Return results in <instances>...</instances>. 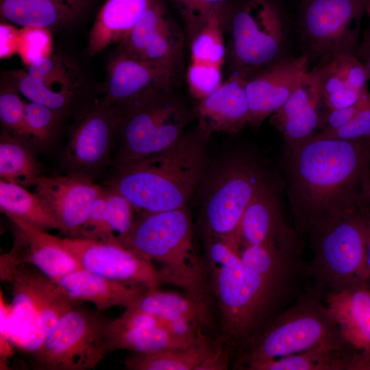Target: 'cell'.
<instances>
[{
    "instance_id": "6da1fadb",
    "label": "cell",
    "mask_w": 370,
    "mask_h": 370,
    "mask_svg": "<svg viewBox=\"0 0 370 370\" xmlns=\"http://www.w3.org/2000/svg\"><path fill=\"white\" fill-rule=\"evenodd\" d=\"M370 139L316 138L285 149L286 189L295 230L309 241L357 211Z\"/></svg>"
},
{
    "instance_id": "7a4b0ae2",
    "label": "cell",
    "mask_w": 370,
    "mask_h": 370,
    "mask_svg": "<svg viewBox=\"0 0 370 370\" xmlns=\"http://www.w3.org/2000/svg\"><path fill=\"white\" fill-rule=\"evenodd\" d=\"M207 259L227 340L241 354L295 299L294 280L265 278L244 264L237 245L210 238Z\"/></svg>"
},
{
    "instance_id": "3957f363",
    "label": "cell",
    "mask_w": 370,
    "mask_h": 370,
    "mask_svg": "<svg viewBox=\"0 0 370 370\" xmlns=\"http://www.w3.org/2000/svg\"><path fill=\"white\" fill-rule=\"evenodd\" d=\"M207 138L197 127L162 152L118 166L110 186L138 212L186 207L206 174Z\"/></svg>"
},
{
    "instance_id": "277c9868",
    "label": "cell",
    "mask_w": 370,
    "mask_h": 370,
    "mask_svg": "<svg viewBox=\"0 0 370 370\" xmlns=\"http://www.w3.org/2000/svg\"><path fill=\"white\" fill-rule=\"evenodd\" d=\"M122 245L144 260L158 263L164 284L208 299L206 266L193 246L191 218L186 207L141 212Z\"/></svg>"
},
{
    "instance_id": "5b68a950",
    "label": "cell",
    "mask_w": 370,
    "mask_h": 370,
    "mask_svg": "<svg viewBox=\"0 0 370 370\" xmlns=\"http://www.w3.org/2000/svg\"><path fill=\"white\" fill-rule=\"evenodd\" d=\"M112 106L116 114L119 140L116 166L177 144L193 114L172 88L145 92Z\"/></svg>"
},
{
    "instance_id": "8992f818",
    "label": "cell",
    "mask_w": 370,
    "mask_h": 370,
    "mask_svg": "<svg viewBox=\"0 0 370 370\" xmlns=\"http://www.w3.org/2000/svg\"><path fill=\"white\" fill-rule=\"evenodd\" d=\"M321 295L314 288L286 308L240 355L241 366L319 348L352 349L321 301Z\"/></svg>"
},
{
    "instance_id": "52a82bcc",
    "label": "cell",
    "mask_w": 370,
    "mask_h": 370,
    "mask_svg": "<svg viewBox=\"0 0 370 370\" xmlns=\"http://www.w3.org/2000/svg\"><path fill=\"white\" fill-rule=\"evenodd\" d=\"M225 31L232 74L247 77L286 57V21L275 0L232 1Z\"/></svg>"
},
{
    "instance_id": "ba28073f",
    "label": "cell",
    "mask_w": 370,
    "mask_h": 370,
    "mask_svg": "<svg viewBox=\"0 0 370 370\" xmlns=\"http://www.w3.org/2000/svg\"><path fill=\"white\" fill-rule=\"evenodd\" d=\"M368 221L357 211L338 219L309 242L313 258L306 269L317 290L325 294L367 285Z\"/></svg>"
},
{
    "instance_id": "9c48e42d",
    "label": "cell",
    "mask_w": 370,
    "mask_h": 370,
    "mask_svg": "<svg viewBox=\"0 0 370 370\" xmlns=\"http://www.w3.org/2000/svg\"><path fill=\"white\" fill-rule=\"evenodd\" d=\"M106 323L95 312L73 306L30 354L34 367L42 370L95 369L108 354Z\"/></svg>"
},
{
    "instance_id": "30bf717a",
    "label": "cell",
    "mask_w": 370,
    "mask_h": 370,
    "mask_svg": "<svg viewBox=\"0 0 370 370\" xmlns=\"http://www.w3.org/2000/svg\"><path fill=\"white\" fill-rule=\"evenodd\" d=\"M267 181L253 157L231 158L216 172L203 199V215L210 238L235 241L242 217Z\"/></svg>"
},
{
    "instance_id": "8fae6325",
    "label": "cell",
    "mask_w": 370,
    "mask_h": 370,
    "mask_svg": "<svg viewBox=\"0 0 370 370\" xmlns=\"http://www.w3.org/2000/svg\"><path fill=\"white\" fill-rule=\"evenodd\" d=\"M367 0H304L300 36L310 60L319 62L342 52L356 54Z\"/></svg>"
},
{
    "instance_id": "7c38bea8",
    "label": "cell",
    "mask_w": 370,
    "mask_h": 370,
    "mask_svg": "<svg viewBox=\"0 0 370 370\" xmlns=\"http://www.w3.org/2000/svg\"><path fill=\"white\" fill-rule=\"evenodd\" d=\"M4 74L21 95L64 115L88 90V81L79 62L62 51L31 62L26 69L8 71Z\"/></svg>"
},
{
    "instance_id": "4fadbf2b",
    "label": "cell",
    "mask_w": 370,
    "mask_h": 370,
    "mask_svg": "<svg viewBox=\"0 0 370 370\" xmlns=\"http://www.w3.org/2000/svg\"><path fill=\"white\" fill-rule=\"evenodd\" d=\"M186 36L164 0H153L118 48L138 59L179 73Z\"/></svg>"
},
{
    "instance_id": "5bb4252c",
    "label": "cell",
    "mask_w": 370,
    "mask_h": 370,
    "mask_svg": "<svg viewBox=\"0 0 370 370\" xmlns=\"http://www.w3.org/2000/svg\"><path fill=\"white\" fill-rule=\"evenodd\" d=\"M63 245L81 268L116 281L156 289L164 284L152 262L139 257L120 243L79 237L61 238Z\"/></svg>"
},
{
    "instance_id": "9a60e30c",
    "label": "cell",
    "mask_w": 370,
    "mask_h": 370,
    "mask_svg": "<svg viewBox=\"0 0 370 370\" xmlns=\"http://www.w3.org/2000/svg\"><path fill=\"white\" fill-rule=\"evenodd\" d=\"M116 134L114 108L103 98L96 100L81 115L69 140L65 160L71 172L89 175L105 165Z\"/></svg>"
},
{
    "instance_id": "2e32d148",
    "label": "cell",
    "mask_w": 370,
    "mask_h": 370,
    "mask_svg": "<svg viewBox=\"0 0 370 370\" xmlns=\"http://www.w3.org/2000/svg\"><path fill=\"white\" fill-rule=\"evenodd\" d=\"M309 56L285 57L249 75L245 92L249 106V123L259 127L280 109L309 71Z\"/></svg>"
},
{
    "instance_id": "e0dca14e",
    "label": "cell",
    "mask_w": 370,
    "mask_h": 370,
    "mask_svg": "<svg viewBox=\"0 0 370 370\" xmlns=\"http://www.w3.org/2000/svg\"><path fill=\"white\" fill-rule=\"evenodd\" d=\"M34 193L47 205L68 237H78L91 205L103 189L89 175L70 172L66 175H41Z\"/></svg>"
},
{
    "instance_id": "ac0fdd59",
    "label": "cell",
    "mask_w": 370,
    "mask_h": 370,
    "mask_svg": "<svg viewBox=\"0 0 370 370\" xmlns=\"http://www.w3.org/2000/svg\"><path fill=\"white\" fill-rule=\"evenodd\" d=\"M298 234L284 219L273 186L265 181L247 207L238 227V247L264 245L297 256Z\"/></svg>"
},
{
    "instance_id": "d6986e66",
    "label": "cell",
    "mask_w": 370,
    "mask_h": 370,
    "mask_svg": "<svg viewBox=\"0 0 370 370\" xmlns=\"http://www.w3.org/2000/svg\"><path fill=\"white\" fill-rule=\"evenodd\" d=\"M97 0H0V18L29 29L66 33L84 25Z\"/></svg>"
},
{
    "instance_id": "ffe728a7",
    "label": "cell",
    "mask_w": 370,
    "mask_h": 370,
    "mask_svg": "<svg viewBox=\"0 0 370 370\" xmlns=\"http://www.w3.org/2000/svg\"><path fill=\"white\" fill-rule=\"evenodd\" d=\"M325 112L314 66L304 75L285 103L270 116L269 121L282 135L285 149H291L317 134Z\"/></svg>"
},
{
    "instance_id": "44dd1931",
    "label": "cell",
    "mask_w": 370,
    "mask_h": 370,
    "mask_svg": "<svg viewBox=\"0 0 370 370\" xmlns=\"http://www.w3.org/2000/svg\"><path fill=\"white\" fill-rule=\"evenodd\" d=\"M0 274L12 287V314L16 321L14 338L20 345L38 312L56 295L57 285L36 268L16 262L6 254L0 258Z\"/></svg>"
},
{
    "instance_id": "7402d4cb",
    "label": "cell",
    "mask_w": 370,
    "mask_h": 370,
    "mask_svg": "<svg viewBox=\"0 0 370 370\" xmlns=\"http://www.w3.org/2000/svg\"><path fill=\"white\" fill-rule=\"evenodd\" d=\"M178 73L134 58L119 48L109 58L103 100L116 105L150 91L172 88Z\"/></svg>"
},
{
    "instance_id": "603a6c76",
    "label": "cell",
    "mask_w": 370,
    "mask_h": 370,
    "mask_svg": "<svg viewBox=\"0 0 370 370\" xmlns=\"http://www.w3.org/2000/svg\"><path fill=\"white\" fill-rule=\"evenodd\" d=\"M8 218L12 224L13 245L5 254L10 259L32 265L55 281L82 269L61 238L23 219Z\"/></svg>"
},
{
    "instance_id": "cb8c5ba5",
    "label": "cell",
    "mask_w": 370,
    "mask_h": 370,
    "mask_svg": "<svg viewBox=\"0 0 370 370\" xmlns=\"http://www.w3.org/2000/svg\"><path fill=\"white\" fill-rule=\"evenodd\" d=\"M247 77L232 74L207 97L199 101L194 114L198 126L208 137L213 132L237 133L249 123L245 92Z\"/></svg>"
},
{
    "instance_id": "d4e9b609",
    "label": "cell",
    "mask_w": 370,
    "mask_h": 370,
    "mask_svg": "<svg viewBox=\"0 0 370 370\" xmlns=\"http://www.w3.org/2000/svg\"><path fill=\"white\" fill-rule=\"evenodd\" d=\"M129 370H223L227 369V352L206 334L185 347L149 353H136L124 360Z\"/></svg>"
},
{
    "instance_id": "484cf974",
    "label": "cell",
    "mask_w": 370,
    "mask_h": 370,
    "mask_svg": "<svg viewBox=\"0 0 370 370\" xmlns=\"http://www.w3.org/2000/svg\"><path fill=\"white\" fill-rule=\"evenodd\" d=\"M55 282L67 299L76 304L90 302L98 310L114 306L127 308L149 290L140 284L114 280L83 269L71 271Z\"/></svg>"
},
{
    "instance_id": "4316f807",
    "label": "cell",
    "mask_w": 370,
    "mask_h": 370,
    "mask_svg": "<svg viewBox=\"0 0 370 370\" xmlns=\"http://www.w3.org/2000/svg\"><path fill=\"white\" fill-rule=\"evenodd\" d=\"M325 304L347 345L370 358V286L328 293Z\"/></svg>"
},
{
    "instance_id": "83f0119b",
    "label": "cell",
    "mask_w": 370,
    "mask_h": 370,
    "mask_svg": "<svg viewBox=\"0 0 370 370\" xmlns=\"http://www.w3.org/2000/svg\"><path fill=\"white\" fill-rule=\"evenodd\" d=\"M153 0H106L90 29L87 53L95 56L119 44L141 18Z\"/></svg>"
},
{
    "instance_id": "f1b7e54d",
    "label": "cell",
    "mask_w": 370,
    "mask_h": 370,
    "mask_svg": "<svg viewBox=\"0 0 370 370\" xmlns=\"http://www.w3.org/2000/svg\"><path fill=\"white\" fill-rule=\"evenodd\" d=\"M250 370H369L368 359L350 348H319L254 362Z\"/></svg>"
},
{
    "instance_id": "f546056e",
    "label": "cell",
    "mask_w": 370,
    "mask_h": 370,
    "mask_svg": "<svg viewBox=\"0 0 370 370\" xmlns=\"http://www.w3.org/2000/svg\"><path fill=\"white\" fill-rule=\"evenodd\" d=\"M130 307L166 320L190 323L203 330L212 324L208 299L187 293L149 289Z\"/></svg>"
},
{
    "instance_id": "4dcf8cb0",
    "label": "cell",
    "mask_w": 370,
    "mask_h": 370,
    "mask_svg": "<svg viewBox=\"0 0 370 370\" xmlns=\"http://www.w3.org/2000/svg\"><path fill=\"white\" fill-rule=\"evenodd\" d=\"M106 341L108 353L127 349L136 353H149L162 349L188 347L203 335L192 338L176 334L166 328H121L106 323Z\"/></svg>"
},
{
    "instance_id": "1f68e13d",
    "label": "cell",
    "mask_w": 370,
    "mask_h": 370,
    "mask_svg": "<svg viewBox=\"0 0 370 370\" xmlns=\"http://www.w3.org/2000/svg\"><path fill=\"white\" fill-rule=\"evenodd\" d=\"M29 140L2 130L0 136L1 180L23 186H34L41 167L29 146Z\"/></svg>"
},
{
    "instance_id": "d6a6232c",
    "label": "cell",
    "mask_w": 370,
    "mask_h": 370,
    "mask_svg": "<svg viewBox=\"0 0 370 370\" xmlns=\"http://www.w3.org/2000/svg\"><path fill=\"white\" fill-rule=\"evenodd\" d=\"M0 208L8 217H14L43 230L61 227L44 201L34 192L15 182L0 180Z\"/></svg>"
},
{
    "instance_id": "836d02e7",
    "label": "cell",
    "mask_w": 370,
    "mask_h": 370,
    "mask_svg": "<svg viewBox=\"0 0 370 370\" xmlns=\"http://www.w3.org/2000/svg\"><path fill=\"white\" fill-rule=\"evenodd\" d=\"M238 251L245 266L269 280H294L300 271L297 256L271 246L245 245Z\"/></svg>"
},
{
    "instance_id": "e575fe53",
    "label": "cell",
    "mask_w": 370,
    "mask_h": 370,
    "mask_svg": "<svg viewBox=\"0 0 370 370\" xmlns=\"http://www.w3.org/2000/svg\"><path fill=\"white\" fill-rule=\"evenodd\" d=\"M227 16L216 15L192 37L188 42L191 60L222 67L226 48L223 38Z\"/></svg>"
},
{
    "instance_id": "d590c367",
    "label": "cell",
    "mask_w": 370,
    "mask_h": 370,
    "mask_svg": "<svg viewBox=\"0 0 370 370\" xmlns=\"http://www.w3.org/2000/svg\"><path fill=\"white\" fill-rule=\"evenodd\" d=\"M184 25L186 40L192 37L216 15L227 16L232 0H170Z\"/></svg>"
},
{
    "instance_id": "8d00e7d4",
    "label": "cell",
    "mask_w": 370,
    "mask_h": 370,
    "mask_svg": "<svg viewBox=\"0 0 370 370\" xmlns=\"http://www.w3.org/2000/svg\"><path fill=\"white\" fill-rule=\"evenodd\" d=\"M75 305L76 303L64 297L58 288L54 297L38 312L32 328L19 347L28 354L35 352L60 317Z\"/></svg>"
},
{
    "instance_id": "74e56055",
    "label": "cell",
    "mask_w": 370,
    "mask_h": 370,
    "mask_svg": "<svg viewBox=\"0 0 370 370\" xmlns=\"http://www.w3.org/2000/svg\"><path fill=\"white\" fill-rule=\"evenodd\" d=\"M64 114L45 106L29 101L25 112V134L28 140L47 144L58 133Z\"/></svg>"
},
{
    "instance_id": "f35d334b",
    "label": "cell",
    "mask_w": 370,
    "mask_h": 370,
    "mask_svg": "<svg viewBox=\"0 0 370 370\" xmlns=\"http://www.w3.org/2000/svg\"><path fill=\"white\" fill-rule=\"evenodd\" d=\"M21 93L3 73L0 80V122L3 130L27 139L25 112L26 103Z\"/></svg>"
},
{
    "instance_id": "ab89813d",
    "label": "cell",
    "mask_w": 370,
    "mask_h": 370,
    "mask_svg": "<svg viewBox=\"0 0 370 370\" xmlns=\"http://www.w3.org/2000/svg\"><path fill=\"white\" fill-rule=\"evenodd\" d=\"M107 195V241L122 244L134 223L131 203L112 187L106 189Z\"/></svg>"
},
{
    "instance_id": "60d3db41",
    "label": "cell",
    "mask_w": 370,
    "mask_h": 370,
    "mask_svg": "<svg viewBox=\"0 0 370 370\" xmlns=\"http://www.w3.org/2000/svg\"><path fill=\"white\" fill-rule=\"evenodd\" d=\"M188 90L198 101L214 91L223 82L221 67L192 61L186 73Z\"/></svg>"
},
{
    "instance_id": "b9f144b4",
    "label": "cell",
    "mask_w": 370,
    "mask_h": 370,
    "mask_svg": "<svg viewBox=\"0 0 370 370\" xmlns=\"http://www.w3.org/2000/svg\"><path fill=\"white\" fill-rule=\"evenodd\" d=\"M326 61L349 88L365 92H369L367 88V82L370 79L369 74L356 53H339Z\"/></svg>"
},
{
    "instance_id": "7bdbcfd3",
    "label": "cell",
    "mask_w": 370,
    "mask_h": 370,
    "mask_svg": "<svg viewBox=\"0 0 370 370\" xmlns=\"http://www.w3.org/2000/svg\"><path fill=\"white\" fill-rule=\"evenodd\" d=\"M313 138L345 140L370 139V92L363 106L346 125L332 132L317 134Z\"/></svg>"
},
{
    "instance_id": "ee69618b",
    "label": "cell",
    "mask_w": 370,
    "mask_h": 370,
    "mask_svg": "<svg viewBox=\"0 0 370 370\" xmlns=\"http://www.w3.org/2000/svg\"><path fill=\"white\" fill-rule=\"evenodd\" d=\"M107 195L103 189L92 202L79 238L107 241Z\"/></svg>"
},
{
    "instance_id": "f6af8a7d",
    "label": "cell",
    "mask_w": 370,
    "mask_h": 370,
    "mask_svg": "<svg viewBox=\"0 0 370 370\" xmlns=\"http://www.w3.org/2000/svg\"><path fill=\"white\" fill-rule=\"evenodd\" d=\"M367 95L352 106L326 111L317 134L332 132L346 125L363 106Z\"/></svg>"
},
{
    "instance_id": "bcb514c9",
    "label": "cell",
    "mask_w": 370,
    "mask_h": 370,
    "mask_svg": "<svg viewBox=\"0 0 370 370\" xmlns=\"http://www.w3.org/2000/svg\"><path fill=\"white\" fill-rule=\"evenodd\" d=\"M357 212L367 221H370V166L362 177Z\"/></svg>"
},
{
    "instance_id": "7dc6e473",
    "label": "cell",
    "mask_w": 370,
    "mask_h": 370,
    "mask_svg": "<svg viewBox=\"0 0 370 370\" xmlns=\"http://www.w3.org/2000/svg\"><path fill=\"white\" fill-rule=\"evenodd\" d=\"M356 55L364 64L370 78V27L365 29L362 34Z\"/></svg>"
},
{
    "instance_id": "c3c4849f",
    "label": "cell",
    "mask_w": 370,
    "mask_h": 370,
    "mask_svg": "<svg viewBox=\"0 0 370 370\" xmlns=\"http://www.w3.org/2000/svg\"><path fill=\"white\" fill-rule=\"evenodd\" d=\"M367 264L370 278V221H368L367 241Z\"/></svg>"
},
{
    "instance_id": "681fc988",
    "label": "cell",
    "mask_w": 370,
    "mask_h": 370,
    "mask_svg": "<svg viewBox=\"0 0 370 370\" xmlns=\"http://www.w3.org/2000/svg\"><path fill=\"white\" fill-rule=\"evenodd\" d=\"M365 12L370 18V0H367Z\"/></svg>"
}]
</instances>
